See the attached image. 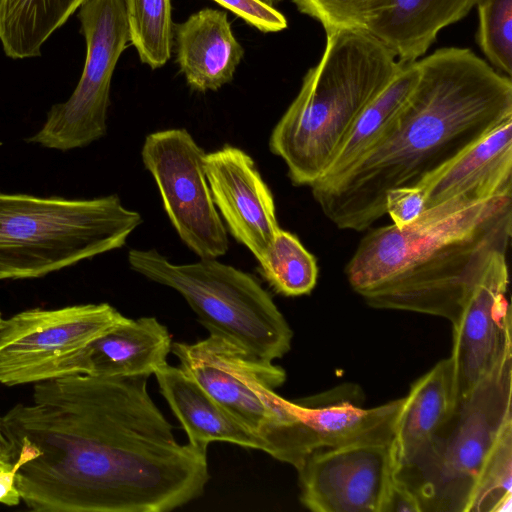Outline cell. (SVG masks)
Masks as SVG:
<instances>
[{
    "label": "cell",
    "instance_id": "28",
    "mask_svg": "<svg viewBox=\"0 0 512 512\" xmlns=\"http://www.w3.org/2000/svg\"><path fill=\"white\" fill-rule=\"evenodd\" d=\"M261 32H279L287 27L282 13L263 0H213Z\"/></svg>",
    "mask_w": 512,
    "mask_h": 512
},
{
    "label": "cell",
    "instance_id": "26",
    "mask_svg": "<svg viewBox=\"0 0 512 512\" xmlns=\"http://www.w3.org/2000/svg\"><path fill=\"white\" fill-rule=\"evenodd\" d=\"M476 41L491 66L511 77L512 0H478Z\"/></svg>",
    "mask_w": 512,
    "mask_h": 512
},
{
    "label": "cell",
    "instance_id": "18",
    "mask_svg": "<svg viewBox=\"0 0 512 512\" xmlns=\"http://www.w3.org/2000/svg\"><path fill=\"white\" fill-rule=\"evenodd\" d=\"M478 0H372L366 31L402 63L418 60L445 27L461 20Z\"/></svg>",
    "mask_w": 512,
    "mask_h": 512
},
{
    "label": "cell",
    "instance_id": "9",
    "mask_svg": "<svg viewBox=\"0 0 512 512\" xmlns=\"http://www.w3.org/2000/svg\"><path fill=\"white\" fill-rule=\"evenodd\" d=\"M78 18L86 42L80 80L71 96L53 105L42 128L27 139L60 151L85 147L106 134L111 79L129 41L122 0H86Z\"/></svg>",
    "mask_w": 512,
    "mask_h": 512
},
{
    "label": "cell",
    "instance_id": "29",
    "mask_svg": "<svg viewBox=\"0 0 512 512\" xmlns=\"http://www.w3.org/2000/svg\"><path fill=\"white\" fill-rule=\"evenodd\" d=\"M386 214L402 228L414 222L425 210V192L420 184L390 189L385 197Z\"/></svg>",
    "mask_w": 512,
    "mask_h": 512
},
{
    "label": "cell",
    "instance_id": "25",
    "mask_svg": "<svg viewBox=\"0 0 512 512\" xmlns=\"http://www.w3.org/2000/svg\"><path fill=\"white\" fill-rule=\"evenodd\" d=\"M129 41L142 63L157 69L171 56L173 22L171 0H122Z\"/></svg>",
    "mask_w": 512,
    "mask_h": 512
},
{
    "label": "cell",
    "instance_id": "4",
    "mask_svg": "<svg viewBox=\"0 0 512 512\" xmlns=\"http://www.w3.org/2000/svg\"><path fill=\"white\" fill-rule=\"evenodd\" d=\"M402 66L366 31L326 35L323 55L269 138L294 185L311 186L326 173L354 122Z\"/></svg>",
    "mask_w": 512,
    "mask_h": 512
},
{
    "label": "cell",
    "instance_id": "5",
    "mask_svg": "<svg viewBox=\"0 0 512 512\" xmlns=\"http://www.w3.org/2000/svg\"><path fill=\"white\" fill-rule=\"evenodd\" d=\"M512 439V357L454 408L428 443L395 476L420 512H471L481 480Z\"/></svg>",
    "mask_w": 512,
    "mask_h": 512
},
{
    "label": "cell",
    "instance_id": "10",
    "mask_svg": "<svg viewBox=\"0 0 512 512\" xmlns=\"http://www.w3.org/2000/svg\"><path fill=\"white\" fill-rule=\"evenodd\" d=\"M126 316L108 303L32 308L4 320L0 384L18 386L70 375L75 355Z\"/></svg>",
    "mask_w": 512,
    "mask_h": 512
},
{
    "label": "cell",
    "instance_id": "15",
    "mask_svg": "<svg viewBox=\"0 0 512 512\" xmlns=\"http://www.w3.org/2000/svg\"><path fill=\"white\" fill-rule=\"evenodd\" d=\"M362 403L360 388L350 384L295 402L288 400L302 424L309 455L320 449L393 443L404 397L372 408Z\"/></svg>",
    "mask_w": 512,
    "mask_h": 512
},
{
    "label": "cell",
    "instance_id": "1",
    "mask_svg": "<svg viewBox=\"0 0 512 512\" xmlns=\"http://www.w3.org/2000/svg\"><path fill=\"white\" fill-rule=\"evenodd\" d=\"M149 376L33 384L2 416L15 485L35 512H168L200 497L207 451L181 444Z\"/></svg>",
    "mask_w": 512,
    "mask_h": 512
},
{
    "label": "cell",
    "instance_id": "3",
    "mask_svg": "<svg viewBox=\"0 0 512 512\" xmlns=\"http://www.w3.org/2000/svg\"><path fill=\"white\" fill-rule=\"evenodd\" d=\"M512 193L451 198L414 222L368 232L345 266L350 287L376 309L457 319L493 253L507 252Z\"/></svg>",
    "mask_w": 512,
    "mask_h": 512
},
{
    "label": "cell",
    "instance_id": "14",
    "mask_svg": "<svg viewBox=\"0 0 512 512\" xmlns=\"http://www.w3.org/2000/svg\"><path fill=\"white\" fill-rule=\"evenodd\" d=\"M205 172L229 232L261 265L280 227L273 195L254 160L242 149L225 145L205 155Z\"/></svg>",
    "mask_w": 512,
    "mask_h": 512
},
{
    "label": "cell",
    "instance_id": "19",
    "mask_svg": "<svg viewBox=\"0 0 512 512\" xmlns=\"http://www.w3.org/2000/svg\"><path fill=\"white\" fill-rule=\"evenodd\" d=\"M174 32L177 62L191 89L216 91L233 79L244 49L226 12L202 9L176 25Z\"/></svg>",
    "mask_w": 512,
    "mask_h": 512
},
{
    "label": "cell",
    "instance_id": "33",
    "mask_svg": "<svg viewBox=\"0 0 512 512\" xmlns=\"http://www.w3.org/2000/svg\"><path fill=\"white\" fill-rule=\"evenodd\" d=\"M13 464L11 456L5 452L0 451V472L12 470Z\"/></svg>",
    "mask_w": 512,
    "mask_h": 512
},
{
    "label": "cell",
    "instance_id": "35",
    "mask_svg": "<svg viewBox=\"0 0 512 512\" xmlns=\"http://www.w3.org/2000/svg\"><path fill=\"white\" fill-rule=\"evenodd\" d=\"M4 320H5V318H3L2 313L0 311V332L2 330V327H3V324H4Z\"/></svg>",
    "mask_w": 512,
    "mask_h": 512
},
{
    "label": "cell",
    "instance_id": "32",
    "mask_svg": "<svg viewBox=\"0 0 512 512\" xmlns=\"http://www.w3.org/2000/svg\"><path fill=\"white\" fill-rule=\"evenodd\" d=\"M0 451L5 452L10 455V445H9L8 439L4 433V429H3V425H2V416H0Z\"/></svg>",
    "mask_w": 512,
    "mask_h": 512
},
{
    "label": "cell",
    "instance_id": "2",
    "mask_svg": "<svg viewBox=\"0 0 512 512\" xmlns=\"http://www.w3.org/2000/svg\"><path fill=\"white\" fill-rule=\"evenodd\" d=\"M419 77L381 140L339 177L310 186L339 229L364 231L386 214L388 190L419 184L512 118L511 77L468 48L417 60Z\"/></svg>",
    "mask_w": 512,
    "mask_h": 512
},
{
    "label": "cell",
    "instance_id": "16",
    "mask_svg": "<svg viewBox=\"0 0 512 512\" xmlns=\"http://www.w3.org/2000/svg\"><path fill=\"white\" fill-rule=\"evenodd\" d=\"M426 209L451 198L478 201L512 193V118L470 144L419 183Z\"/></svg>",
    "mask_w": 512,
    "mask_h": 512
},
{
    "label": "cell",
    "instance_id": "27",
    "mask_svg": "<svg viewBox=\"0 0 512 512\" xmlns=\"http://www.w3.org/2000/svg\"><path fill=\"white\" fill-rule=\"evenodd\" d=\"M293 3L301 13L320 22L328 35L341 30L366 31L372 0H293Z\"/></svg>",
    "mask_w": 512,
    "mask_h": 512
},
{
    "label": "cell",
    "instance_id": "8",
    "mask_svg": "<svg viewBox=\"0 0 512 512\" xmlns=\"http://www.w3.org/2000/svg\"><path fill=\"white\" fill-rule=\"evenodd\" d=\"M180 368L234 418L261 438L271 457L296 470L308 457L303 427L275 389L285 370L217 334L195 343L172 342Z\"/></svg>",
    "mask_w": 512,
    "mask_h": 512
},
{
    "label": "cell",
    "instance_id": "24",
    "mask_svg": "<svg viewBox=\"0 0 512 512\" xmlns=\"http://www.w3.org/2000/svg\"><path fill=\"white\" fill-rule=\"evenodd\" d=\"M259 271L274 291L287 297L309 294L318 278L316 258L296 235L281 228Z\"/></svg>",
    "mask_w": 512,
    "mask_h": 512
},
{
    "label": "cell",
    "instance_id": "6",
    "mask_svg": "<svg viewBox=\"0 0 512 512\" xmlns=\"http://www.w3.org/2000/svg\"><path fill=\"white\" fill-rule=\"evenodd\" d=\"M141 223L117 195L66 199L0 192V281L43 277L121 248Z\"/></svg>",
    "mask_w": 512,
    "mask_h": 512
},
{
    "label": "cell",
    "instance_id": "12",
    "mask_svg": "<svg viewBox=\"0 0 512 512\" xmlns=\"http://www.w3.org/2000/svg\"><path fill=\"white\" fill-rule=\"evenodd\" d=\"M507 252L492 254L452 323L455 403L512 357Z\"/></svg>",
    "mask_w": 512,
    "mask_h": 512
},
{
    "label": "cell",
    "instance_id": "22",
    "mask_svg": "<svg viewBox=\"0 0 512 512\" xmlns=\"http://www.w3.org/2000/svg\"><path fill=\"white\" fill-rule=\"evenodd\" d=\"M418 77L417 60L402 63L394 78L360 113L326 173L316 182L339 177L381 140L411 94Z\"/></svg>",
    "mask_w": 512,
    "mask_h": 512
},
{
    "label": "cell",
    "instance_id": "31",
    "mask_svg": "<svg viewBox=\"0 0 512 512\" xmlns=\"http://www.w3.org/2000/svg\"><path fill=\"white\" fill-rule=\"evenodd\" d=\"M21 502L12 470L0 472V504L16 506Z\"/></svg>",
    "mask_w": 512,
    "mask_h": 512
},
{
    "label": "cell",
    "instance_id": "21",
    "mask_svg": "<svg viewBox=\"0 0 512 512\" xmlns=\"http://www.w3.org/2000/svg\"><path fill=\"white\" fill-rule=\"evenodd\" d=\"M455 405L449 358L437 362L410 387L394 439L395 469L407 464L447 420Z\"/></svg>",
    "mask_w": 512,
    "mask_h": 512
},
{
    "label": "cell",
    "instance_id": "23",
    "mask_svg": "<svg viewBox=\"0 0 512 512\" xmlns=\"http://www.w3.org/2000/svg\"><path fill=\"white\" fill-rule=\"evenodd\" d=\"M86 0H0V42L6 56L41 55L43 44Z\"/></svg>",
    "mask_w": 512,
    "mask_h": 512
},
{
    "label": "cell",
    "instance_id": "34",
    "mask_svg": "<svg viewBox=\"0 0 512 512\" xmlns=\"http://www.w3.org/2000/svg\"><path fill=\"white\" fill-rule=\"evenodd\" d=\"M263 1L267 4H269L270 6L274 7V5H277L284 0H263Z\"/></svg>",
    "mask_w": 512,
    "mask_h": 512
},
{
    "label": "cell",
    "instance_id": "13",
    "mask_svg": "<svg viewBox=\"0 0 512 512\" xmlns=\"http://www.w3.org/2000/svg\"><path fill=\"white\" fill-rule=\"evenodd\" d=\"M313 512H381L395 474L394 442L320 449L297 469Z\"/></svg>",
    "mask_w": 512,
    "mask_h": 512
},
{
    "label": "cell",
    "instance_id": "7",
    "mask_svg": "<svg viewBox=\"0 0 512 512\" xmlns=\"http://www.w3.org/2000/svg\"><path fill=\"white\" fill-rule=\"evenodd\" d=\"M128 263L135 272L182 295L209 334L269 361L290 351L292 329L254 276L216 258L174 264L153 249H131Z\"/></svg>",
    "mask_w": 512,
    "mask_h": 512
},
{
    "label": "cell",
    "instance_id": "17",
    "mask_svg": "<svg viewBox=\"0 0 512 512\" xmlns=\"http://www.w3.org/2000/svg\"><path fill=\"white\" fill-rule=\"evenodd\" d=\"M171 345L167 327L156 318L125 317L75 355L70 364V375L150 377L167 363Z\"/></svg>",
    "mask_w": 512,
    "mask_h": 512
},
{
    "label": "cell",
    "instance_id": "11",
    "mask_svg": "<svg viewBox=\"0 0 512 512\" xmlns=\"http://www.w3.org/2000/svg\"><path fill=\"white\" fill-rule=\"evenodd\" d=\"M205 155L182 128L150 133L141 150L180 239L199 258L217 259L226 254L229 241L208 184Z\"/></svg>",
    "mask_w": 512,
    "mask_h": 512
},
{
    "label": "cell",
    "instance_id": "20",
    "mask_svg": "<svg viewBox=\"0 0 512 512\" xmlns=\"http://www.w3.org/2000/svg\"><path fill=\"white\" fill-rule=\"evenodd\" d=\"M154 375L160 393L192 446L207 451L211 442H227L268 453L267 444L261 438L234 418L180 367L165 363Z\"/></svg>",
    "mask_w": 512,
    "mask_h": 512
},
{
    "label": "cell",
    "instance_id": "30",
    "mask_svg": "<svg viewBox=\"0 0 512 512\" xmlns=\"http://www.w3.org/2000/svg\"><path fill=\"white\" fill-rule=\"evenodd\" d=\"M402 511L420 512V507L413 493L394 474L381 512Z\"/></svg>",
    "mask_w": 512,
    "mask_h": 512
}]
</instances>
